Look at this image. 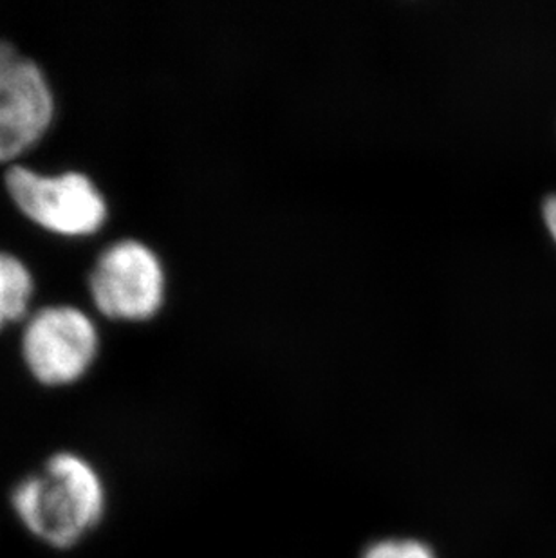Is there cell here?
Segmentation results:
<instances>
[{"mask_svg": "<svg viewBox=\"0 0 556 558\" xmlns=\"http://www.w3.org/2000/svg\"><path fill=\"white\" fill-rule=\"evenodd\" d=\"M542 210H544L547 228H549V232L556 241V194L547 195Z\"/></svg>", "mask_w": 556, "mask_h": 558, "instance_id": "8", "label": "cell"}, {"mask_svg": "<svg viewBox=\"0 0 556 558\" xmlns=\"http://www.w3.org/2000/svg\"><path fill=\"white\" fill-rule=\"evenodd\" d=\"M89 284L96 307L111 318L147 320L164 304V266L137 241H121L101 253Z\"/></svg>", "mask_w": 556, "mask_h": 558, "instance_id": "3", "label": "cell"}, {"mask_svg": "<svg viewBox=\"0 0 556 558\" xmlns=\"http://www.w3.org/2000/svg\"><path fill=\"white\" fill-rule=\"evenodd\" d=\"M53 114V95L40 68L11 44L0 43V161L32 148Z\"/></svg>", "mask_w": 556, "mask_h": 558, "instance_id": "5", "label": "cell"}, {"mask_svg": "<svg viewBox=\"0 0 556 558\" xmlns=\"http://www.w3.org/2000/svg\"><path fill=\"white\" fill-rule=\"evenodd\" d=\"M363 558H436L426 544L420 541H379L363 554Z\"/></svg>", "mask_w": 556, "mask_h": 558, "instance_id": "7", "label": "cell"}, {"mask_svg": "<svg viewBox=\"0 0 556 558\" xmlns=\"http://www.w3.org/2000/svg\"><path fill=\"white\" fill-rule=\"evenodd\" d=\"M104 486L95 470L73 453H58L43 475L21 483L13 506L29 532L57 548H69L104 513Z\"/></svg>", "mask_w": 556, "mask_h": 558, "instance_id": "1", "label": "cell"}, {"mask_svg": "<svg viewBox=\"0 0 556 558\" xmlns=\"http://www.w3.org/2000/svg\"><path fill=\"white\" fill-rule=\"evenodd\" d=\"M5 186L22 214L49 232L80 238L106 222V201L95 183L78 172L48 178L15 165L5 172Z\"/></svg>", "mask_w": 556, "mask_h": 558, "instance_id": "2", "label": "cell"}, {"mask_svg": "<svg viewBox=\"0 0 556 558\" xmlns=\"http://www.w3.org/2000/svg\"><path fill=\"white\" fill-rule=\"evenodd\" d=\"M22 351L33 376L46 385H65L84 376L96 351L95 324L74 307H46L27 324Z\"/></svg>", "mask_w": 556, "mask_h": 558, "instance_id": "4", "label": "cell"}, {"mask_svg": "<svg viewBox=\"0 0 556 558\" xmlns=\"http://www.w3.org/2000/svg\"><path fill=\"white\" fill-rule=\"evenodd\" d=\"M33 280L26 266L10 253L0 252V327L26 315Z\"/></svg>", "mask_w": 556, "mask_h": 558, "instance_id": "6", "label": "cell"}]
</instances>
